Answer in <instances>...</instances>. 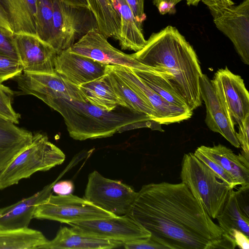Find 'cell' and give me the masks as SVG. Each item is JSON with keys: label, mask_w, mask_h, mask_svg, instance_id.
Masks as SVG:
<instances>
[{"label": "cell", "mask_w": 249, "mask_h": 249, "mask_svg": "<svg viewBox=\"0 0 249 249\" xmlns=\"http://www.w3.org/2000/svg\"><path fill=\"white\" fill-rule=\"evenodd\" d=\"M166 249H221L223 232L183 183H151L128 213Z\"/></svg>", "instance_id": "1"}, {"label": "cell", "mask_w": 249, "mask_h": 249, "mask_svg": "<svg viewBox=\"0 0 249 249\" xmlns=\"http://www.w3.org/2000/svg\"><path fill=\"white\" fill-rule=\"evenodd\" d=\"M132 54L164 78L191 111L201 105L200 79L203 73L199 60L192 46L175 27L169 25L153 33L144 47Z\"/></svg>", "instance_id": "2"}, {"label": "cell", "mask_w": 249, "mask_h": 249, "mask_svg": "<svg viewBox=\"0 0 249 249\" xmlns=\"http://www.w3.org/2000/svg\"><path fill=\"white\" fill-rule=\"evenodd\" d=\"M43 102L62 115L70 136L76 140L109 137L126 130V126H144V123L153 122L142 114L109 112L89 102L64 97L49 98Z\"/></svg>", "instance_id": "3"}, {"label": "cell", "mask_w": 249, "mask_h": 249, "mask_svg": "<svg viewBox=\"0 0 249 249\" xmlns=\"http://www.w3.org/2000/svg\"><path fill=\"white\" fill-rule=\"evenodd\" d=\"M180 178L210 217L216 219L231 189L230 186L218 178L193 153L183 156Z\"/></svg>", "instance_id": "4"}, {"label": "cell", "mask_w": 249, "mask_h": 249, "mask_svg": "<svg viewBox=\"0 0 249 249\" xmlns=\"http://www.w3.org/2000/svg\"><path fill=\"white\" fill-rule=\"evenodd\" d=\"M65 158L63 152L50 142L46 135L36 134L31 143L0 172V190L17 184L36 172L46 171L61 164Z\"/></svg>", "instance_id": "5"}, {"label": "cell", "mask_w": 249, "mask_h": 249, "mask_svg": "<svg viewBox=\"0 0 249 249\" xmlns=\"http://www.w3.org/2000/svg\"><path fill=\"white\" fill-rule=\"evenodd\" d=\"M94 28H97L96 20L89 7L53 0V32L49 45L57 54L70 48Z\"/></svg>", "instance_id": "6"}, {"label": "cell", "mask_w": 249, "mask_h": 249, "mask_svg": "<svg viewBox=\"0 0 249 249\" xmlns=\"http://www.w3.org/2000/svg\"><path fill=\"white\" fill-rule=\"evenodd\" d=\"M115 216L94 205L84 198L72 194L53 196L52 194L36 208L34 218L69 224L71 222Z\"/></svg>", "instance_id": "7"}, {"label": "cell", "mask_w": 249, "mask_h": 249, "mask_svg": "<svg viewBox=\"0 0 249 249\" xmlns=\"http://www.w3.org/2000/svg\"><path fill=\"white\" fill-rule=\"evenodd\" d=\"M137 194L131 186L106 178L94 171L89 175L84 198L98 207L120 216L128 214Z\"/></svg>", "instance_id": "8"}, {"label": "cell", "mask_w": 249, "mask_h": 249, "mask_svg": "<svg viewBox=\"0 0 249 249\" xmlns=\"http://www.w3.org/2000/svg\"><path fill=\"white\" fill-rule=\"evenodd\" d=\"M22 94L35 96L42 101L53 97L88 102L79 86L72 84L56 72H22L14 78Z\"/></svg>", "instance_id": "9"}, {"label": "cell", "mask_w": 249, "mask_h": 249, "mask_svg": "<svg viewBox=\"0 0 249 249\" xmlns=\"http://www.w3.org/2000/svg\"><path fill=\"white\" fill-rule=\"evenodd\" d=\"M69 225L86 234L124 243L151 236L148 231L127 214L71 222Z\"/></svg>", "instance_id": "10"}, {"label": "cell", "mask_w": 249, "mask_h": 249, "mask_svg": "<svg viewBox=\"0 0 249 249\" xmlns=\"http://www.w3.org/2000/svg\"><path fill=\"white\" fill-rule=\"evenodd\" d=\"M75 53L107 65L127 67L141 71L151 69L128 54L112 46L98 29L94 28L68 49Z\"/></svg>", "instance_id": "11"}, {"label": "cell", "mask_w": 249, "mask_h": 249, "mask_svg": "<svg viewBox=\"0 0 249 249\" xmlns=\"http://www.w3.org/2000/svg\"><path fill=\"white\" fill-rule=\"evenodd\" d=\"M210 82L235 124H239L249 114V94L243 79L226 67L218 70Z\"/></svg>", "instance_id": "12"}, {"label": "cell", "mask_w": 249, "mask_h": 249, "mask_svg": "<svg viewBox=\"0 0 249 249\" xmlns=\"http://www.w3.org/2000/svg\"><path fill=\"white\" fill-rule=\"evenodd\" d=\"M217 28L232 42L242 61L249 64V0L225 7L213 17Z\"/></svg>", "instance_id": "13"}, {"label": "cell", "mask_w": 249, "mask_h": 249, "mask_svg": "<svg viewBox=\"0 0 249 249\" xmlns=\"http://www.w3.org/2000/svg\"><path fill=\"white\" fill-rule=\"evenodd\" d=\"M111 65L114 71L153 107L158 115L160 124L179 123L192 117L193 111L166 101L148 87L134 73L131 68L121 65Z\"/></svg>", "instance_id": "14"}, {"label": "cell", "mask_w": 249, "mask_h": 249, "mask_svg": "<svg viewBox=\"0 0 249 249\" xmlns=\"http://www.w3.org/2000/svg\"><path fill=\"white\" fill-rule=\"evenodd\" d=\"M13 39L23 72H55L54 61L57 53L50 45L30 34L14 33Z\"/></svg>", "instance_id": "15"}, {"label": "cell", "mask_w": 249, "mask_h": 249, "mask_svg": "<svg viewBox=\"0 0 249 249\" xmlns=\"http://www.w3.org/2000/svg\"><path fill=\"white\" fill-rule=\"evenodd\" d=\"M202 100L206 109L205 123L213 132L219 133L236 148L240 147L236 137L235 122L213 89L210 80L203 74L200 79Z\"/></svg>", "instance_id": "16"}, {"label": "cell", "mask_w": 249, "mask_h": 249, "mask_svg": "<svg viewBox=\"0 0 249 249\" xmlns=\"http://www.w3.org/2000/svg\"><path fill=\"white\" fill-rule=\"evenodd\" d=\"M55 72L77 86L104 76L107 64L67 49L58 53Z\"/></svg>", "instance_id": "17"}, {"label": "cell", "mask_w": 249, "mask_h": 249, "mask_svg": "<svg viewBox=\"0 0 249 249\" xmlns=\"http://www.w3.org/2000/svg\"><path fill=\"white\" fill-rule=\"evenodd\" d=\"M249 186L231 189L222 212L216 217L223 233L238 230L249 236Z\"/></svg>", "instance_id": "18"}, {"label": "cell", "mask_w": 249, "mask_h": 249, "mask_svg": "<svg viewBox=\"0 0 249 249\" xmlns=\"http://www.w3.org/2000/svg\"><path fill=\"white\" fill-rule=\"evenodd\" d=\"M52 183L33 196L11 205L0 208V229L28 227L36 207L51 194Z\"/></svg>", "instance_id": "19"}, {"label": "cell", "mask_w": 249, "mask_h": 249, "mask_svg": "<svg viewBox=\"0 0 249 249\" xmlns=\"http://www.w3.org/2000/svg\"><path fill=\"white\" fill-rule=\"evenodd\" d=\"M198 151L220 165L241 187L249 186V154L243 151L238 155L231 149L219 144L213 146L202 145Z\"/></svg>", "instance_id": "20"}, {"label": "cell", "mask_w": 249, "mask_h": 249, "mask_svg": "<svg viewBox=\"0 0 249 249\" xmlns=\"http://www.w3.org/2000/svg\"><path fill=\"white\" fill-rule=\"evenodd\" d=\"M124 242L98 238L85 234L73 228H61L56 236L39 249H109L123 246Z\"/></svg>", "instance_id": "21"}, {"label": "cell", "mask_w": 249, "mask_h": 249, "mask_svg": "<svg viewBox=\"0 0 249 249\" xmlns=\"http://www.w3.org/2000/svg\"><path fill=\"white\" fill-rule=\"evenodd\" d=\"M33 135L0 116V172L32 142Z\"/></svg>", "instance_id": "22"}, {"label": "cell", "mask_w": 249, "mask_h": 249, "mask_svg": "<svg viewBox=\"0 0 249 249\" xmlns=\"http://www.w3.org/2000/svg\"><path fill=\"white\" fill-rule=\"evenodd\" d=\"M121 19V33L119 40L123 50L138 52L145 45L142 24L134 18L126 0H108Z\"/></svg>", "instance_id": "23"}, {"label": "cell", "mask_w": 249, "mask_h": 249, "mask_svg": "<svg viewBox=\"0 0 249 249\" xmlns=\"http://www.w3.org/2000/svg\"><path fill=\"white\" fill-rule=\"evenodd\" d=\"M105 75L114 92L126 104L128 108L159 123L158 115L153 107L114 71L111 65H107Z\"/></svg>", "instance_id": "24"}, {"label": "cell", "mask_w": 249, "mask_h": 249, "mask_svg": "<svg viewBox=\"0 0 249 249\" xmlns=\"http://www.w3.org/2000/svg\"><path fill=\"white\" fill-rule=\"evenodd\" d=\"M79 87L88 102L104 110L112 111L118 106L127 108L126 104L114 92L106 75Z\"/></svg>", "instance_id": "25"}, {"label": "cell", "mask_w": 249, "mask_h": 249, "mask_svg": "<svg viewBox=\"0 0 249 249\" xmlns=\"http://www.w3.org/2000/svg\"><path fill=\"white\" fill-rule=\"evenodd\" d=\"M94 14L98 30L106 37L119 40L121 19L108 0H86Z\"/></svg>", "instance_id": "26"}, {"label": "cell", "mask_w": 249, "mask_h": 249, "mask_svg": "<svg viewBox=\"0 0 249 249\" xmlns=\"http://www.w3.org/2000/svg\"><path fill=\"white\" fill-rule=\"evenodd\" d=\"M48 241L41 231L28 227L0 229V249H39Z\"/></svg>", "instance_id": "27"}, {"label": "cell", "mask_w": 249, "mask_h": 249, "mask_svg": "<svg viewBox=\"0 0 249 249\" xmlns=\"http://www.w3.org/2000/svg\"><path fill=\"white\" fill-rule=\"evenodd\" d=\"M14 34L36 35L35 19L25 0H0Z\"/></svg>", "instance_id": "28"}, {"label": "cell", "mask_w": 249, "mask_h": 249, "mask_svg": "<svg viewBox=\"0 0 249 249\" xmlns=\"http://www.w3.org/2000/svg\"><path fill=\"white\" fill-rule=\"evenodd\" d=\"M132 70L148 87L166 101L180 107L190 110L185 103L176 94L165 79L153 70Z\"/></svg>", "instance_id": "29"}, {"label": "cell", "mask_w": 249, "mask_h": 249, "mask_svg": "<svg viewBox=\"0 0 249 249\" xmlns=\"http://www.w3.org/2000/svg\"><path fill=\"white\" fill-rule=\"evenodd\" d=\"M53 0H37L35 18L37 36L49 45L53 32Z\"/></svg>", "instance_id": "30"}, {"label": "cell", "mask_w": 249, "mask_h": 249, "mask_svg": "<svg viewBox=\"0 0 249 249\" xmlns=\"http://www.w3.org/2000/svg\"><path fill=\"white\" fill-rule=\"evenodd\" d=\"M13 91L8 87L0 84V116L15 124L19 123L20 117L12 106Z\"/></svg>", "instance_id": "31"}, {"label": "cell", "mask_w": 249, "mask_h": 249, "mask_svg": "<svg viewBox=\"0 0 249 249\" xmlns=\"http://www.w3.org/2000/svg\"><path fill=\"white\" fill-rule=\"evenodd\" d=\"M23 72V67L18 59L0 54V84Z\"/></svg>", "instance_id": "32"}, {"label": "cell", "mask_w": 249, "mask_h": 249, "mask_svg": "<svg viewBox=\"0 0 249 249\" xmlns=\"http://www.w3.org/2000/svg\"><path fill=\"white\" fill-rule=\"evenodd\" d=\"M194 155L208 166L220 179L227 183L231 189H234L238 184L235 179L226 172L220 165L209 157L196 149Z\"/></svg>", "instance_id": "33"}, {"label": "cell", "mask_w": 249, "mask_h": 249, "mask_svg": "<svg viewBox=\"0 0 249 249\" xmlns=\"http://www.w3.org/2000/svg\"><path fill=\"white\" fill-rule=\"evenodd\" d=\"M14 33L0 27V54L19 60L13 39Z\"/></svg>", "instance_id": "34"}, {"label": "cell", "mask_w": 249, "mask_h": 249, "mask_svg": "<svg viewBox=\"0 0 249 249\" xmlns=\"http://www.w3.org/2000/svg\"><path fill=\"white\" fill-rule=\"evenodd\" d=\"M123 246L126 249H166L151 237L127 241L124 242Z\"/></svg>", "instance_id": "35"}, {"label": "cell", "mask_w": 249, "mask_h": 249, "mask_svg": "<svg viewBox=\"0 0 249 249\" xmlns=\"http://www.w3.org/2000/svg\"><path fill=\"white\" fill-rule=\"evenodd\" d=\"M238 125V132L236 133V137L245 153L249 154V114Z\"/></svg>", "instance_id": "36"}, {"label": "cell", "mask_w": 249, "mask_h": 249, "mask_svg": "<svg viewBox=\"0 0 249 249\" xmlns=\"http://www.w3.org/2000/svg\"><path fill=\"white\" fill-rule=\"evenodd\" d=\"M145 0H126L135 20L142 24L146 19V15L144 11Z\"/></svg>", "instance_id": "37"}, {"label": "cell", "mask_w": 249, "mask_h": 249, "mask_svg": "<svg viewBox=\"0 0 249 249\" xmlns=\"http://www.w3.org/2000/svg\"><path fill=\"white\" fill-rule=\"evenodd\" d=\"M183 0H153V4L161 15L171 14L175 11V7Z\"/></svg>", "instance_id": "38"}, {"label": "cell", "mask_w": 249, "mask_h": 249, "mask_svg": "<svg viewBox=\"0 0 249 249\" xmlns=\"http://www.w3.org/2000/svg\"><path fill=\"white\" fill-rule=\"evenodd\" d=\"M233 240L236 246L240 249H249V236L237 229L231 230L228 234Z\"/></svg>", "instance_id": "39"}, {"label": "cell", "mask_w": 249, "mask_h": 249, "mask_svg": "<svg viewBox=\"0 0 249 249\" xmlns=\"http://www.w3.org/2000/svg\"><path fill=\"white\" fill-rule=\"evenodd\" d=\"M74 189L73 182L71 180H62L54 183L52 189L57 195L66 196L72 194Z\"/></svg>", "instance_id": "40"}, {"label": "cell", "mask_w": 249, "mask_h": 249, "mask_svg": "<svg viewBox=\"0 0 249 249\" xmlns=\"http://www.w3.org/2000/svg\"><path fill=\"white\" fill-rule=\"evenodd\" d=\"M0 27L9 31L11 32H13L11 25L9 22L7 17L0 5Z\"/></svg>", "instance_id": "41"}, {"label": "cell", "mask_w": 249, "mask_h": 249, "mask_svg": "<svg viewBox=\"0 0 249 249\" xmlns=\"http://www.w3.org/2000/svg\"><path fill=\"white\" fill-rule=\"evenodd\" d=\"M35 21L37 10V0H25Z\"/></svg>", "instance_id": "42"}, {"label": "cell", "mask_w": 249, "mask_h": 249, "mask_svg": "<svg viewBox=\"0 0 249 249\" xmlns=\"http://www.w3.org/2000/svg\"><path fill=\"white\" fill-rule=\"evenodd\" d=\"M67 3L83 7H89L86 0H60Z\"/></svg>", "instance_id": "43"}, {"label": "cell", "mask_w": 249, "mask_h": 249, "mask_svg": "<svg viewBox=\"0 0 249 249\" xmlns=\"http://www.w3.org/2000/svg\"><path fill=\"white\" fill-rule=\"evenodd\" d=\"M186 0L187 4L189 6H196L202 0Z\"/></svg>", "instance_id": "44"}]
</instances>
